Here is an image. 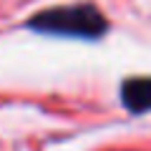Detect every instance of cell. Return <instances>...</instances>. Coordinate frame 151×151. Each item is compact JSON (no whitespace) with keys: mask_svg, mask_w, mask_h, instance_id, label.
I'll return each mask as SVG.
<instances>
[{"mask_svg":"<svg viewBox=\"0 0 151 151\" xmlns=\"http://www.w3.org/2000/svg\"><path fill=\"white\" fill-rule=\"evenodd\" d=\"M28 28L48 35H68V38H101L108 30V20L96 5H63L50 8V10L38 13L35 18L28 20Z\"/></svg>","mask_w":151,"mask_h":151,"instance_id":"obj_1","label":"cell"},{"mask_svg":"<svg viewBox=\"0 0 151 151\" xmlns=\"http://www.w3.org/2000/svg\"><path fill=\"white\" fill-rule=\"evenodd\" d=\"M121 101L131 113L151 111V78H129L121 86Z\"/></svg>","mask_w":151,"mask_h":151,"instance_id":"obj_2","label":"cell"}]
</instances>
